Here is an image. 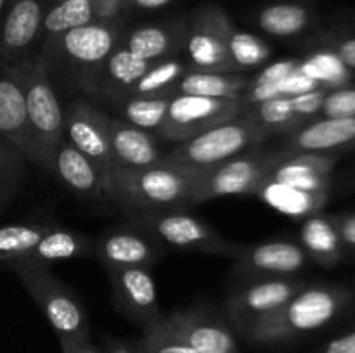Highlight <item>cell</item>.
<instances>
[{
	"instance_id": "cell-47",
	"label": "cell",
	"mask_w": 355,
	"mask_h": 353,
	"mask_svg": "<svg viewBox=\"0 0 355 353\" xmlns=\"http://www.w3.org/2000/svg\"><path fill=\"white\" fill-rule=\"evenodd\" d=\"M10 2H12V0H0V17L3 16V12H6V9L9 7Z\"/></svg>"
},
{
	"instance_id": "cell-45",
	"label": "cell",
	"mask_w": 355,
	"mask_h": 353,
	"mask_svg": "<svg viewBox=\"0 0 355 353\" xmlns=\"http://www.w3.org/2000/svg\"><path fill=\"white\" fill-rule=\"evenodd\" d=\"M61 353H103L90 336L61 345Z\"/></svg>"
},
{
	"instance_id": "cell-42",
	"label": "cell",
	"mask_w": 355,
	"mask_h": 353,
	"mask_svg": "<svg viewBox=\"0 0 355 353\" xmlns=\"http://www.w3.org/2000/svg\"><path fill=\"white\" fill-rule=\"evenodd\" d=\"M309 353H355V327L335 336Z\"/></svg>"
},
{
	"instance_id": "cell-21",
	"label": "cell",
	"mask_w": 355,
	"mask_h": 353,
	"mask_svg": "<svg viewBox=\"0 0 355 353\" xmlns=\"http://www.w3.org/2000/svg\"><path fill=\"white\" fill-rule=\"evenodd\" d=\"M338 159L340 154H293L279 151L266 179L311 192H331L333 170Z\"/></svg>"
},
{
	"instance_id": "cell-9",
	"label": "cell",
	"mask_w": 355,
	"mask_h": 353,
	"mask_svg": "<svg viewBox=\"0 0 355 353\" xmlns=\"http://www.w3.org/2000/svg\"><path fill=\"white\" fill-rule=\"evenodd\" d=\"M234 24L217 6H205L187 23L184 52L187 69L207 73H236L229 54V31Z\"/></svg>"
},
{
	"instance_id": "cell-39",
	"label": "cell",
	"mask_w": 355,
	"mask_h": 353,
	"mask_svg": "<svg viewBox=\"0 0 355 353\" xmlns=\"http://www.w3.org/2000/svg\"><path fill=\"white\" fill-rule=\"evenodd\" d=\"M355 116V85L329 89L326 92L319 118H350Z\"/></svg>"
},
{
	"instance_id": "cell-5",
	"label": "cell",
	"mask_w": 355,
	"mask_h": 353,
	"mask_svg": "<svg viewBox=\"0 0 355 353\" xmlns=\"http://www.w3.org/2000/svg\"><path fill=\"white\" fill-rule=\"evenodd\" d=\"M10 270L38 305L61 345L90 336L89 314L82 300L52 273V269L14 265Z\"/></svg>"
},
{
	"instance_id": "cell-20",
	"label": "cell",
	"mask_w": 355,
	"mask_h": 353,
	"mask_svg": "<svg viewBox=\"0 0 355 353\" xmlns=\"http://www.w3.org/2000/svg\"><path fill=\"white\" fill-rule=\"evenodd\" d=\"M0 138L16 149L26 163L42 166L23 90L6 69H0Z\"/></svg>"
},
{
	"instance_id": "cell-13",
	"label": "cell",
	"mask_w": 355,
	"mask_h": 353,
	"mask_svg": "<svg viewBox=\"0 0 355 353\" xmlns=\"http://www.w3.org/2000/svg\"><path fill=\"white\" fill-rule=\"evenodd\" d=\"M45 0H12L0 17V69L37 54L42 42Z\"/></svg>"
},
{
	"instance_id": "cell-12",
	"label": "cell",
	"mask_w": 355,
	"mask_h": 353,
	"mask_svg": "<svg viewBox=\"0 0 355 353\" xmlns=\"http://www.w3.org/2000/svg\"><path fill=\"white\" fill-rule=\"evenodd\" d=\"M232 260V275L243 282L300 277L311 262L300 242L288 237L269 239L257 244H241V249Z\"/></svg>"
},
{
	"instance_id": "cell-43",
	"label": "cell",
	"mask_w": 355,
	"mask_h": 353,
	"mask_svg": "<svg viewBox=\"0 0 355 353\" xmlns=\"http://www.w3.org/2000/svg\"><path fill=\"white\" fill-rule=\"evenodd\" d=\"M96 21H116L127 7V0H90Z\"/></svg>"
},
{
	"instance_id": "cell-1",
	"label": "cell",
	"mask_w": 355,
	"mask_h": 353,
	"mask_svg": "<svg viewBox=\"0 0 355 353\" xmlns=\"http://www.w3.org/2000/svg\"><path fill=\"white\" fill-rule=\"evenodd\" d=\"M354 303L355 291L345 284H307L283 307L252 325L245 339L255 346L288 345L331 325Z\"/></svg>"
},
{
	"instance_id": "cell-38",
	"label": "cell",
	"mask_w": 355,
	"mask_h": 353,
	"mask_svg": "<svg viewBox=\"0 0 355 353\" xmlns=\"http://www.w3.org/2000/svg\"><path fill=\"white\" fill-rule=\"evenodd\" d=\"M26 175V159L0 138V210L19 192Z\"/></svg>"
},
{
	"instance_id": "cell-40",
	"label": "cell",
	"mask_w": 355,
	"mask_h": 353,
	"mask_svg": "<svg viewBox=\"0 0 355 353\" xmlns=\"http://www.w3.org/2000/svg\"><path fill=\"white\" fill-rule=\"evenodd\" d=\"M315 42L335 52L340 61L355 75V31L333 30L322 33Z\"/></svg>"
},
{
	"instance_id": "cell-3",
	"label": "cell",
	"mask_w": 355,
	"mask_h": 353,
	"mask_svg": "<svg viewBox=\"0 0 355 353\" xmlns=\"http://www.w3.org/2000/svg\"><path fill=\"white\" fill-rule=\"evenodd\" d=\"M121 37L120 19L94 21L66 31L47 47H42L38 54L47 62L49 73L64 76L73 87L94 96L101 71Z\"/></svg>"
},
{
	"instance_id": "cell-10",
	"label": "cell",
	"mask_w": 355,
	"mask_h": 353,
	"mask_svg": "<svg viewBox=\"0 0 355 353\" xmlns=\"http://www.w3.org/2000/svg\"><path fill=\"white\" fill-rule=\"evenodd\" d=\"M241 99H211V97L177 93L170 100L168 111L156 137L168 142H184L217 125L243 114Z\"/></svg>"
},
{
	"instance_id": "cell-36",
	"label": "cell",
	"mask_w": 355,
	"mask_h": 353,
	"mask_svg": "<svg viewBox=\"0 0 355 353\" xmlns=\"http://www.w3.org/2000/svg\"><path fill=\"white\" fill-rule=\"evenodd\" d=\"M229 54H231L236 73H241L245 69L263 66L266 61H269L272 52L262 38L246 33V31H239L232 26L229 31Z\"/></svg>"
},
{
	"instance_id": "cell-28",
	"label": "cell",
	"mask_w": 355,
	"mask_h": 353,
	"mask_svg": "<svg viewBox=\"0 0 355 353\" xmlns=\"http://www.w3.org/2000/svg\"><path fill=\"white\" fill-rule=\"evenodd\" d=\"M318 23V14L304 2H276L260 9L257 24L274 38H298L309 33Z\"/></svg>"
},
{
	"instance_id": "cell-11",
	"label": "cell",
	"mask_w": 355,
	"mask_h": 353,
	"mask_svg": "<svg viewBox=\"0 0 355 353\" xmlns=\"http://www.w3.org/2000/svg\"><path fill=\"white\" fill-rule=\"evenodd\" d=\"M307 284V280L302 277L259 279L243 282V286L236 287L225 300V317L236 334L245 338L252 325L283 307Z\"/></svg>"
},
{
	"instance_id": "cell-37",
	"label": "cell",
	"mask_w": 355,
	"mask_h": 353,
	"mask_svg": "<svg viewBox=\"0 0 355 353\" xmlns=\"http://www.w3.org/2000/svg\"><path fill=\"white\" fill-rule=\"evenodd\" d=\"M135 345L142 353H196L170 324L166 315L156 324L142 329V336Z\"/></svg>"
},
{
	"instance_id": "cell-26",
	"label": "cell",
	"mask_w": 355,
	"mask_h": 353,
	"mask_svg": "<svg viewBox=\"0 0 355 353\" xmlns=\"http://www.w3.org/2000/svg\"><path fill=\"white\" fill-rule=\"evenodd\" d=\"M92 251L94 242L87 235L54 224L49 228V232H45L44 237L37 242V246L19 263H14V265L49 266V269H52L54 263L89 256ZM10 266H7V269H10Z\"/></svg>"
},
{
	"instance_id": "cell-15",
	"label": "cell",
	"mask_w": 355,
	"mask_h": 353,
	"mask_svg": "<svg viewBox=\"0 0 355 353\" xmlns=\"http://www.w3.org/2000/svg\"><path fill=\"white\" fill-rule=\"evenodd\" d=\"M113 294V305L123 317L141 325V329L156 324L166 314L159 308L156 286L149 269L125 266L106 270Z\"/></svg>"
},
{
	"instance_id": "cell-30",
	"label": "cell",
	"mask_w": 355,
	"mask_h": 353,
	"mask_svg": "<svg viewBox=\"0 0 355 353\" xmlns=\"http://www.w3.org/2000/svg\"><path fill=\"white\" fill-rule=\"evenodd\" d=\"M248 82L250 80L243 73H207L187 69L177 85V93L243 100Z\"/></svg>"
},
{
	"instance_id": "cell-48",
	"label": "cell",
	"mask_w": 355,
	"mask_h": 353,
	"mask_svg": "<svg viewBox=\"0 0 355 353\" xmlns=\"http://www.w3.org/2000/svg\"><path fill=\"white\" fill-rule=\"evenodd\" d=\"M350 187H352V189H355V166H354V172H352V175H350V183H349Z\"/></svg>"
},
{
	"instance_id": "cell-19",
	"label": "cell",
	"mask_w": 355,
	"mask_h": 353,
	"mask_svg": "<svg viewBox=\"0 0 355 353\" xmlns=\"http://www.w3.org/2000/svg\"><path fill=\"white\" fill-rule=\"evenodd\" d=\"M279 151L302 154H342L355 149V116L315 118L284 135Z\"/></svg>"
},
{
	"instance_id": "cell-25",
	"label": "cell",
	"mask_w": 355,
	"mask_h": 353,
	"mask_svg": "<svg viewBox=\"0 0 355 353\" xmlns=\"http://www.w3.org/2000/svg\"><path fill=\"white\" fill-rule=\"evenodd\" d=\"M153 62L155 61L137 57L125 47H121V44H118V47L111 52L103 71H101L94 97H99L107 102L120 104L128 96L132 87L151 68Z\"/></svg>"
},
{
	"instance_id": "cell-41",
	"label": "cell",
	"mask_w": 355,
	"mask_h": 353,
	"mask_svg": "<svg viewBox=\"0 0 355 353\" xmlns=\"http://www.w3.org/2000/svg\"><path fill=\"white\" fill-rule=\"evenodd\" d=\"M333 221H335L336 230L342 239L345 256L349 255L355 258V211L333 215Z\"/></svg>"
},
{
	"instance_id": "cell-18",
	"label": "cell",
	"mask_w": 355,
	"mask_h": 353,
	"mask_svg": "<svg viewBox=\"0 0 355 353\" xmlns=\"http://www.w3.org/2000/svg\"><path fill=\"white\" fill-rule=\"evenodd\" d=\"M92 253L104 270L125 269V266L151 269L165 256L166 248H163L144 230L128 224L104 232L94 242Z\"/></svg>"
},
{
	"instance_id": "cell-23",
	"label": "cell",
	"mask_w": 355,
	"mask_h": 353,
	"mask_svg": "<svg viewBox=\"0 0 355 353\" xmlns=\"http://www.w3.org/2000/svg\"><path fill=\"white\" fill-rule=\"evenodd\" d=\"M156 135L134 127L121 118L110 120V141L114 168H148L162 163L165 152L159 151Z\"/></svg>"
},
{
	"instance_id": "cell-6",
	"label": "cell",
	"mask_w": 355,
	"mask_h": 353,
	"mask_svg": "<svg viewBox=\"0 0 355 353\" xmlns=\"http://www.w3.org/2000/svg\"><path fill=\"white\" fill-rule=\"evenodd\" d=\"M266 138L267 135L243 111L234 120L179 142L172 151L163 154L162 161L201 173L263 144Z\"/></svg>"
},
{
	"instance_id": "cell-7",
	"label": "cell",
	"mask_w": 355,
	"mask_h": 353,
	"mask_svg": "<svg viewBox=\"0 0 355 353\" xmlns=\"http://www.w3.org/2000/svg\"><path fill=\"white\" fill-rule=\"evenodd\" d=\"M127 218L128 224L144 230L163 248L220 255L231 260L241 249L239 242L227 241L217 228L186 210L130 213Z\"/></svg>"
},
{
	"instance_id": "cell-17",
	"label": "cell",
	"mask_w": 355,
	"mask_h": 353,
	"mask_svg": "<svg viewBox=\"0 0 355 353\" xmlns=\"http://www.w3.org/2000/svg\"><path fill=\"white\" fill-rule=\"evenodd\" d=\"M166 318L196 353H239L238 334L225 314L208 305L175 310Z\"/></svg>"
},
{
	"instance_id": "cell-33",
	"label": "cell",
	"mask_w": 355,
	"mask_h": 353,
	"mask_svg": "<svg viewBox=\"0 0 355 353\" xmlns=\"http://www.w3.org/2000/svg\"><path fill=\"white\" fill-rule=\"evenodd\" d=\"M318 47L305 59L300 61V68L309 78L314 80L322 89H338V87L350 85L355 82V75L338 59V55L329 51L324 45L318 44Z\"/></svg>"
},
{
	"instance_id": "cell-27",
	"label": "cell",
	"mask_w": 355,
	"mask_h": 353,
	"mask_svg": "<svg viewBox=\"0 0 355 353\" xmlns=\"http://www.w3.org/2000/svg\"><path fill=\"white\" fill-rule=\"evenodd\" d=\"M298 242L309 260L322 269H335L345 256L333 215H324L322 211L302 220Z\"/></svg>"
},
{
	"instance_id": "cell-32",
	"label": "cell",
	"mask_w": 355,
	"mask_h": 353,
	"mask_svg": "<svg viewBox=\"0 0 355 353\" xmlns=\"http://www.w3.org/2000/svg\"><path fill=\"white\" fill-rule=\"evenodd\" d=\"M187 71V64L182 59L166 57L162 61H155L151 68L141 76L137 83L132 87L127 97H173L177 96V85L184 73ZM125 97V99H127ZM123 99V100H125Z\"/></svg>"
},
{
	"instance_id": "cell-8",
	"label": "cell",
	"mask_w": 355,
	"mask_h": 353,
	"mask_svg": "<svg viewBox=\"0 0 355 353\" xmlns=\"http://www.w3.org/2000/svg\"><path fill=\"white\" fill-rule=\"evenodd\" d=\"M276 147L263 144L248 149L207 172L200 173L193 204L207 203L224 196H248L255 194L260 183L277 159Z\"/></svg>"
},
{
	"instance_id": "cell-22",
	"label": "cell",
	"mask_w": 355,
	"mask_h": 353,
	"mask_svg": "<svg viewBox=\"0 0 355 353\" xmlns=\"http://www.w3.org/2000/svg\"><path fill=\"white\" fill-rule=\"evenodd\" d=\"M51 172L73 194L85 199H104V173L96 163L62 138L52 156Z\"/></svg>"
},
{
	"instance_id": "cell-2",
	"label": "cell",
	"mask_w": 355,
	"mask_h": 353,
	"mask_svg": "<svg viewBox=\"0 0 355 353\" xmlns=\"http://www.w3.org/2000/svg\"><path fill=\"white\" fill-rule=\"evenodd\" d=\"M200 173L180 166L158 163L148 168H113L104 179L106 201L125 215L187 210Z\"/></svg>"
},
{
	"instance_id": "cell-44",
	"label": "cell",
	"mask_w": 355,
	"mask_h": 353,
	"mask_svg": "<svg viewBox=\"0 0 355 353\" xmlns=\"http://www.w3.org/2000/svg\"><path fill=\"white\" fill-rule=\"evenodd\" d=\"M99 348L103 353H142L135 343L121 341V339L111 338V336H104Z\"/></svg>"
},
{
	"instance_id": "cell-46",
	"label": "cell",
	"mask_w": 355,
	"mask_h": 353,
	"mask_svg": "<svg viewBox=\"0 0 355 353\" xmlns=\"http://www.w3.org/2000/svg\"><path fill=\"white\" fill-rule=\"evenodd\" d=\"M172 0H127V7H135L142 10H155L168 6Z\"/></svg>"
},
{
	"instance_id": "cell-29",
	"label": "cell",
	"mask_w": 355,
	"mask_h": 353,
	"mask_svg": "<svg viewBox=\"0 0 355 353\" xmlns=\"http://www.w3.org/2000/svg\"><path fill=\"white\" fill-rule=\"evenodd\" d=\"M253 196H257L286 217L295 218V220H300V218L304 220V218L311 217V215L318 213L324 208L329 192H311V190L263 179V182L260 183Z\"/></svg>"
},
{
	"instance_id": "cell-16",
	"label": "cell",
	"mask_w": 355,
	"mask_h": 353,
	"mask_svg": "<svg viewBox=\"0 0 355 353\" xmlns=\"http://www.w3.org/2000/svg\"><path fill=\"white\" fill-rule=\"evenodd\" d=\"M328 89H314L297 96H277L245 107V114L267 135H288L321 114Z\"/></svg>"
},
{
	"instance_id": "cell-24",
	"label": "cell",
	"mask_w": 355,
	"mask_h": 353,
	"mask_svg": "<svg viewBox=\"0 0 355 353\" xmlns=\"http://www.w3.org/2000/svg\"><path fill=\"white\" fill-rule=\"evenodd\" d=\"M187 37V23L146 24L123 33L120 44L137 57L146 61H162L166 57H177L184 52Z\"/></svg>"
},
{
	"instance_id": "cell-4",
	"label": "cell",
	"mask_w": 355,
	"mask_h": 353,
	"mask_svg": "<svg viewBox=\"0 0 355 353\" xmlns=\"http://www.w3.org/2000/svg\"><path fill=\"white\" fill-rule=\"evenodd\" d=\"M23 90L28 120L40 152V168L51 172L52 156L64 138V109L58 99L47 62L40 54L3 68Z\"/></svg>"
},
{
	"instance_id": "cell-34",
	"label": "cell",
	"mask_w": 355,
	"mask_h": 353,
	"mask_svg": "<svg viewBox=\"0 0 355 353\" xmlns=\"http://www.w3.org/2000/svg\"><path fill=\"white\" fill-rule=\"evenodd\" d=\"M54 224H12L0 227V263L6 266L19 263L37 246Z\"/></svg>"
},
{
	"instance_id": "cell-35",
	"label": "cell",
	"mask_w": 355,
	"mask_h": 353,
	"mask_svg": "<svg viewBox=\"0 0 355 353\" xmlns=\"http://www.w3.org/2000/svg\"><path fill=\"white\" fill-rule=\"evenodd\" d=\"M172 97H127L118 106L121 120L151 134H158L168 111Z\"/></svg>"
},
{
	"instance_id": "cell-31",
	"label": "cell",
	"mask_w": 355,
	"mask_h": 353,
	"mask_svg": "<svg viewBox=\"0 0 355 353\" xmlns=\"http://www.w3.org/2000/svg\"><path fill=\"white\" fill-rule=\"evenodd\" d=\"M94 21H96V17H94L90 0H54L45 10L40 48L47 47L49 44H52L55 38L64 35L66 31L94 23Z\"/></svg>"
},
{
	"instance_id": "cell-14",
	"label": "cell",
	"mask_w": 355,
	"mask_h": 353,
	"mask_svg": "<svg viewBox=\"0 0 355 353\" xmlns=\"http://www.w3.org/2000/svg\"><path fill=\"white\" fill-rule=\"evenodd\" d=\"M110 120L111 116L85 99L73 100L64 109V138L103 170L104 179L114 168Z\"/></svg>"
}]
</instances>
